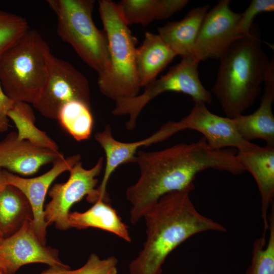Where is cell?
I'll return each instance as SVG.
<instances>
[{"mask_svg": "<svg viewBox=\"0 0 274 274\" xmlns=\"http://www.w3.org/2000/svg\"><path fill=\"white\" fill-rule=\"evenodd\" d=\"M134 163L139 166L140 177L126 191L133 224L165 194L193 190L195 177L200 172L214 169L238 175L245 171L233 150H213L204 138L159 151L139 150Z\"/></svg>", "mask_w": 274, "mask_h": 274, "instance_id": "6da1fadb", "label": "cell"}, {"mask_svg": "<svg viewBox=\"0 0 274 274\" xmlns=\"http://www.w3.org/2000/svg\"><path fill=\"white\" fill-rule=\"evenodd\" d=\"M190 192L167 193L146 213V240L129 264L130 274H161L167 256L191 236L204 231H226L223 225L197 211Z\"/></svg>", "mask_w": 274, "mask_h": 274, "instance_id": "7a4b0ae2", "label": "cell"}, {"mask_svg": "<svg viewBox=\"0 0 274 274\" xmlns=\"http://www.w3.org/2000/svg\"><path fill=\"white\" fill-rule=\"evenodd\" d=\"M254 24L249 35L234 41L219 59L212 92L226 117L243 114L254 102L261 86L274 68Z\"/></svg>", "mask_w": 274, "mask_h": 274, "instance_id": "3957f363", "label": "cell"}, {"mask_svg": "<svg viewBox=\"0 0 274 274\" xmlns=\"http://www.w3.org/2000/svg\"><path fill=\"white\" fill-rule=\"evenodd\" d=\"M98 3L109 52L108 65L98 74L99 89L115 101L136 96L141 88L136 69V38L122 19L116 3L110 0Z\"/></svg>", "mask_w": 274, "mask_h": 274, "instance_id": "277c9868", "label": "cell"}, {"mask_svg": "<svg viewBox=\"0 0 274 274\" xmlns=\"http://www.w3.org/2000/svg\"><path fill=\"white\" fill-rule=\"evenodd\" d=\"M49 46L40 33L29 28L0 57V82L14 101L35 103L45 84Z\"/></svg>", "mask_w": 274, "mask_h": 274, "instance_id": "5b68a950", "label": "cell"}, {"mask_svg": "<svg viewBox=\"0 0 274 274\" xmlns=\"http://www.w3.org/2000/svg\"><path fill=\"white\" fill-rule=\"evenodd\" d=\"M57 17V32L98 74L109 63L108 42L104 30L92 19L93 0H48Z\"/></svg>", "mask_w": 274, "mask_h": 274, "instance_id": "8992f818", "label": "cell"}, {"mask_svg": "<svg viewBox=\"0 0 274 274\" xmlns=\"http://www.w3.org/2000/svg\"><path fill=\"white\" fill-rule=\"evenodd\" d=\"M198 64L191 56L182 57L180 62L170 67L164 75L145 87L141 94L115 100L112 114L116 116L128 115L125 126L127 130H131L135 128L138 118L144 108L163 93H182L190 96L194 102L210 104L212 101V94L200 80Z\"/></svg>", "mask_w": 274, "mask_h": 274, "instance_id": "52a82bcc", "label": "cell"}, {"mask_svg": "<svg viewBox=\"0 0 274 274\" xmlns=\"http://www.w3.org/2000/svg\"><path fill=\"white\" fill-rule=\"evenodd\" d=\"M72 100L90 106L89 82L71 63L51 52L47 79L33 107L44 117L57 120L61 108Z\"/></svg>", "mask_w": 274, "mask_h": 274, "instance_id": "ba28073f", "label": "cell"}, {"mask_svg": "<svg viewBox=\"0 0 274 274\" xmlns=\"http://www.w3.org/2000/svg\"><path fill=\"white\" fill-rule=\"evenodd\" d=\"M103 162L104 158L100 157L93 167L86 169L80 160L69 170L66 182L55 184L50 188L48 194L51 200L44 210L47 226L54 224L60 230L70 228L68 217L72 206L85 196L88 202L93 203L99 199L96 177L102 170Z\"/></svg>", "mask_w": 274, "mask_h": 274, "instance_id": "9c48e42d", "label": "cell"}, {"mask_svg": "<svg viewBox=\"0 0 274 274\" xmlns=\"http://www.w3.org/2000/svg\"><path fill=\"white\" fill-rule=\"evenodd\" d=\"M230 0H221L207 13L200 27L191 56L199 63L219 59L230 45L243 37L237 31L241 13L230 8Z\"/></svg>", "mask_w": 274, "mask_h": 274, "instance_id": "30bf717a", "label": "cell"}, {"mask_svg": "<svg viewBox=\"0 0 274 274\" xmlns=\"http://www.w3.org/2000/svg\"><path fill=\"white\" fill-rule=\"evenodd\" d=\"M0 262L3 274H14L21 266L33 263L70 269L60 261L57 251L45 247L39 241L32 219L26 220L17 231L0 242Z\"/></svg>", "mask_w": 274, "mask_h": 274, "instance_id": "8fae6325", "label": "cell"}, {"mask_svg": "<svg viewBox=\"0 0 274 274\" xmlns=\"http://www.w3.org/2000/svg\"><path fill=\"white\" fill-rule=\"evenodd\" d=\"M80 160L79 154L58 159L53 163V166L49 170L32 178L20 177L7 170H3L6 185L16 187L27 199L32 211L33 229L38 239L44 245L46 242L47 225L45 220L43 206L47 191L58 176L65 171H69Z\"/></svg>", "mask_w": 274, "mask_h": 274, "instance_id": "7c38bea8", "label": "cell"}, {"mask_svg": "<svg viewBox=\"0 0 274 274\" xmlns=\"http://www.w3.org/2000/svg\"><path fill=\"white\" fill-rule=\"evenodd\" d=\"M177 122L181 131L188 129L201 133L213 150L231 147L242 151L255 145L239 135L232 118L213 113L203 102H194L190 113Z\"/></svg>", "mask_w": 274, "mask_h": 274, "instance_id": "4fadbf2b", "label": "cell"}, {"mask_svg": "<svg viewBox=\"0 0 274 274\" xmlns=\"http://www.w3.org/2000/svg\"><path fill=\"white\" fill-rule=\"evenodd\" d=\"M177 132L175 121H168L150 136L133 142H122L115 139L109 124L106 125L102 131L96 132L94 139L104 150L106 156L104 176L97 188L99 198H108L106 188L111 175L120 165L134 163L135 155L139 149L162 141Z\"/></svg>", "mask_w": 274, "mask_h": 274, "instance_id": "5bb4252c", "label": "cell"}, {"mask_svg": "<svg viewBox=\"0 0 274 274\" xmlns=\"http://www.w3.org/2000/svg\"><path fill=\"white\" fill-rule=\"evenodd\" d=\"M59 151L38 146L19 140L12 131L0 141V168L24 176L37 173L43 165L63 158Z\"/></svg>", "mask_w": 274, "mask_h": 274, "instance_id": "9a60e30c", "label": "cell"}, {"mask_svg": "<svg viewBox=\"0 0 274 274\" xmlns=\"http://www.w3.org/2000/svg\"><path fill=\"white\" fill-rule=\"evenodd\" d=\"M237 158L245 171L253 177L261 198V215L263 234L268 228V211L274 198V146L255 145L246 150L237 151Z\"/></svg>", "mask_w": 274, "mask_h": 274, "instance_id": "2e32d148", "label": "cell"}, {"mask_svg": "<svg viewBox=\"0 0 274 274\" xmlns=\"http://www.w3.org/2000/svg\"><path fill=\"white\" fill-rule=\"evenodd\" d=\"M260 105L252 114L232 118L239 135L247 141L254 139L264 141L274 146V116L272 110L274 100V69L268 74Z\"/></svg>", "mask_w": 274, "mask_h": 274, "instance_id": "e0dca14e", "label": "cell"}, {"mask_svg": "<svg viewBox=\"0 0 274 274\" xmlns=\"http://www.w3.org/2000/svg\"><path fill=\"white\" fill-rule=\"evenodd\" d=\"M176 56L158 33L146 32L135 53L136 73L141 87H145L156 79Z\"/></svg>", "mask_w": 274, "mask_h": 274, "instance_id": "ac0fdd59", "label": "cell"}, {"mask_svg": "<svg viewBox=\"0 0 274 274\" xmlns=\"http://www.w3.org/2000/svg\"><path fill=\"white\" fill-rule=\"evenodd\" d=\"M209 9L208 5L191 10L181 20L169 22L158 29V34L182 57L191 56L202 22Z\"/></svg>", "mask_w": 274, "mask_h": 274, "instance_id": "d6986e66", "label": "cell"}, {"mask_svg": "<svg viewBox=\"0 0 274 274\" xmlns=\"http://www.w3.org/2000/svg\"><path fill=\"white\" fill-rule=\"evenodd\" d=\"M187 0H122L116 3L125 24L146 26L155 20L167 19L183 9Z\"/></svg>", "mask_w": 274, "mask_h": 274, "instance_id": "ffe728a7", "label": "cell"}, {"mask_svg": "<svg viewBox=\"0 0 274 274\" xmlns=\"http://www.w3.org/2000/svg\"><path fill=\"white\" fill-rule=\"evenodd\" d=\"M68 220L70 228H97L113 233L127 242L131 241L127 226L109 202L101 199H98L84 212L70 213Z\"/></svg>", "mask_w": 274, "mask_h": 274, "instance_id": "44dd1931", "label": "cell"}, {"mask_svg": "<svg viewBox=\"0 0 274 274\" xmlns=\"http://www.w3.org/2000/svg\"><path fill=\"white\" fill-rule=\"evenodd\" d=\"M28 219H32V214L27 199L19 189L6 185L0 193V232L4 238L17 231Z\"/></svg>", "mask_w": 274, "mask_h": 274, "instance_id": "7402d4cb", "label": "cell"}, {"mask_svg": "<svg viewBox=\"0 0 274 274\" xmlns=\"http://www.w3.org/2000/svg\"><path fill=\"white\" fill-rule=\"evenodd\" d=\"M8 117L17 128L19 140H26L41 147L59 151L55 142L36 126L35 115L29 104L15 101L8 112Z\"/></svg>", "mask_w": 274, "mask_h": 274, "instance_id": "603a6c76", "label": "cell"}, {"mask_svg": "<svg viewBox=\"0 0 274 274\" xmlns=\"http://www.w3.org/2000/svg\"><path fill=\"white\" fill-rule=\"evenodd\" d=\"M57 120L64 129L77 141L88 139L93 119L90 106L79 100L70 101L60 109Z\"/></svg>", "mask_w": 274, "mask_h": 274, "instance_id": "cb8c5ba5", "label": "cell"}, {"mask_svg": "<svg viewBox=\"0 0 274 274\" xmlns=\"http://www.w3.org/2000/svg\"><path fill=\"white\" fill-rule=\"evenodd\" d=\"M268 215V241L263 235L255 240L251 263L246 274H274V206Z\"/></svg>", "mask_w": 274, "mask_h": 274, "instance_id": "d4e9b609", "label": "cell"}, {"mask_svg": "<svg viewBox=\"0 0 274 274\" xmlns=\"http://www.w3.org/2000/svg\"><path fill=\"white\" fill-rule=\"evenodd\" d=\"M29 28L24 18L0 9V57Z\"/></svg>", "mask_w": 274, "mask_h": 274, "instance_id": "484cf974", "label": "cell"}, {"mask_svg": "<svg viewBox=\"0 0 274 274\" xmlns=\"http://www.w3.org/2000/svg\"><path fill=\"white\" fill-rule=\"evenodd\" d=\"M274 11L273 0H252L245 11L241 13L237 24V31L241 36L250 33L255 17L263 12Z\"/></svg>", "mask_w": 274, "mask_h": 274, "instance_id": "4316f807", "label": "cell"}, {"mask_svg": "<svg viewBox=\"0 0 274 274\" xmlns=\"http://www.w3.org/2000/svg\"><path fill=\"white\" fill-rule=\"evenodd\" d=\"M118 261L114 256L101 259L97 255L91 254L86 263L81 268L72 270L71 274H108L116 267Z\"/></svg>", "mask_w": 274, "mask_h": 274, "instance_id": "83f0119b", "label": "cell"}, {"mask_svg": "<svg viewBox=\"0 0 274 274\" xmlns=\"http://www.w3.org/2000/svg\"><path fill=\"white\" fill-rule=\"evenodd\" d=\"M14 102L6 94L0 82V132L6 131L9 127L8 112Z\"/></svg>", "mask_w": 274, "mask_h": 274, "instance_id": "f1b7e54d", "label": "cell"}, {"mask_svg": "<svg viewBox=\"0 0 274 274\" xmlns=\"http://www.w3.org/2000/svg\"><path fill=\"white\" fill-rule=\"evenodd\" d=\"M6 186L4 176L3 170L0 168V193L3 190Z\"/></svg>", "mask_w": 274, "mask_h": 274, "instance_id": "f546056e", "label": "cell"}, {"mask_svg": "<svg viewBox=\"0 0 274 274\" xmlns=\"http://www.w3.org/2000/svg\"><path fill=\"white\" fill-rule=\"evenodd\" d=\"M40 274H57L56 271L51 268H48V269L43 271Z\"/></svg>", "mask_w": 274, "mask_h": 274, "instance_id": "4dcf8cb0", "label": "cell"}, {"mask_svg": "<svg viewBox=\"0 0 274 274\" xmlns=\"http://www.w3.org/2000/svg\"><path fill=\"white\" fill-rule=\"evenodd\" d=\"M108 274H117V269L116 267L112 269Z\"/></svg>", "mask_w": 274, "mask_h": 274, "instance_id": "1f68e13d", "label": "cell"}, {"mask_svg": "<svg viewBox=\"0 0 274 274\" xmlns=\"http://www.w3.org/2000/svg\"><path fill=\"white\" fill-rule=\"evenodd\" d=\"M0 274H3V267L0 262Z\"/></svg>", "mask_w": 274, "mask_h": 274, "instance_id": "d6a6232c", "label": "cell"}, {"mask_svg": "<svg viewBox=\"0 0 274 274\" xmlns=\"http://www.w3.org/2000/svg\"><path fill=\"white\" fill-rule=\"evenodd\" d=\"M4 238V237L2 235V234H1V233L0 232V242Z\"/></svg>", "mask_w": 274, "mask_h": 274, "instance_id": "836d02e7", "label": "cell"}]
</instances>
